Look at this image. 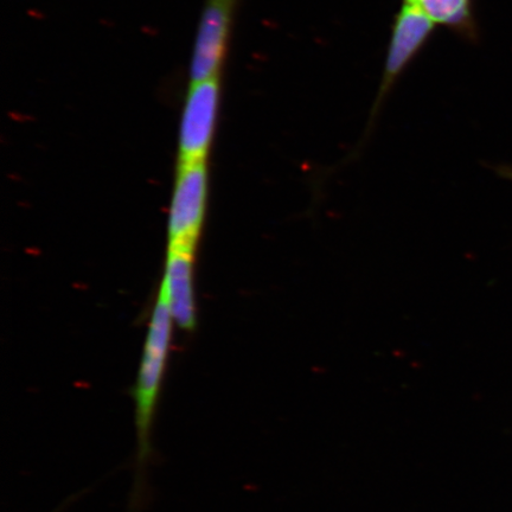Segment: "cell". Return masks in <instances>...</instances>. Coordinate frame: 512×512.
Returning a JSON list of instances; mask_svg holds the SVG:
<instances>
[{
	"instance_id": "cell-1",
	"label": "cell",
	"mask_w": 512,
	"mask_h": 512,
	"mask_svg": "<svg viewBox=\"0 0 512 512\" xmlns=\"http://www.w3.org/2000/svg\"><path fill=\"white\" fill-rule=\"evenodd\" d=\"M174 324L165 294L159 288L144 344L142 362H140L137 381L133 388L137 431L136 496L138 489L142 488L140 483L143 482V473L152 456L153 422H155L157 403L170 354Z\"/></svg>"
},
{
	"instance_id": "cell-2",
	"label": "cell",
	"mask_w": 512,
	"mask_h": 512,
	"mask_svg": "<svg viewBox=\"0 0 512 512\" xmlns=\"http://www.w3.org/2000/svg\"><path fill=\"white\" fill-rule=\"evenodd\" d=\"M207 159L178 162L169 210V248L194 252L201 236L208 201Z\"/></svg>"
},
{
	"instance_id": "cell-3",
	"label": "cell",
	"mask_w": 512,
	"mask_h": 512,
	"mask_svg": "<svg viewBox=\"0 0 512 512\" xmlns=\"http://www.w3.org/2000/svg\"><path fill=\"white\" fill-rule=\"evenodd\" d=\"M220 99V75L190 83L179 125L178 162L208 159L219 118Z\"/></svg>"
},
{
	"instance_id": "cell-4",
	"label": "cell",
	"mask_w": 512,
	"mask_h": 512,
	"mask_svg": "<svg viewBox=\"0 0 512 512\" xmlns=\"http://www.w3.org/2000/svg\"><path fill=\"white\" fill-rule=\"evenodd\" d=\"M434 23L418 6L403 4L396 16L382 73L379 93L371 110L369 128L374 125L377 113L392 91L396 81L411 64L433 34Z\"/></svg>"
},
{
	"instance_id": "cell-5",
	"label": "cell",
	"mask_w": 512,
	"mask_h": 512,
	"mask_svg": "<svg viewBox=\"0 0 512 512\" xmlns=\"http://www.w3.org/2000/svg\"><path fill=\"white\" fill-rule=\"evenodd\" d=\"M239 0H206L190 63L191 82L220 75Z\"/></svg>"
},
{
	"instance_id": "cell-6",
	"label": "cell",
	"mask_w": 512,
	"mask_h": 512,
	"mask_svg": "<svg viewBox=\"0 0 512 512\" xmlns=\"http://www.w3.org/2000/svg\"><path fill=\"white\" fill-rule=\"evenodd\" d=\"M160 290L165 294L172 319L178 328L191 331L196 325L194 252L168 249Z\"/></svg>"
},
{
	"instance_id": "cell-7",
	"label": "cell",
	"mask_w": 512,
	"mask_h": 512,
	"mask_svg": "<svg viewBox=\"0 0 512 512\" xmlns=\"http://www.w3.org/2000/svg\"><path fill=\"white\" fill-rule=\"evenodd\" d=\"M403 4L418 6L434 24L443 25L465 40H477L473 0H403Z\"/></svg>"
},
{
	"instance_id": "cell-8",
	"label": "cell",
	"mask_w": 512,
	"mask_h": 512,
	"mask_svg": "<svg viewBox=\"0 0 512 512\" xmlns=\"http://www.w3.org/2000/svg\"><path fill=\"white\" fill-rule=\"evenodd\" d=\"M495 170L499 177H502L504 179H507V181L512 182V165L511 164L498 165Z\"/></svg>"
}]
</instances>
